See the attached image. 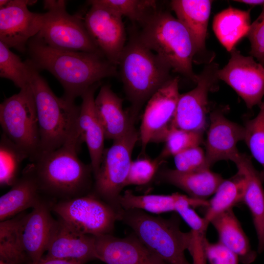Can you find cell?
I'll return each instance as SVG.
<instances>
[{"label":"cell","instance_id":"8992f818","mask_svg":"<svg viewBox=\"0 0 264 264\" xmlns=\"http://www.w3.org/2000/svg\"><path fill=\"white\" fill-rule=\"evenodd\" d=\"M118 220L131 228L150 250L168 264H190L185 251L189 247L191 233L181 230L177 215L164 219L141 210L122 209Z\"/></svg>","mask_w":264,"mask_h":264},{"label":"cell","instance_id":"7a4b0ae2","mask_svg":"<svg viewBox=\"0 0 264 264\" xmlns=\"http://www.w3.org/2000/svg\"><path fill=\"white\" fill-rule=\"evenodd\" d=\"M82 143L69 141L59 148L39 153L31 166L42 193L61 200L88 194L92 184L91 164L78 157Z\"/></svg>","mask_w":264,"mask_h":264},{"label":"cell","instance_id":"e0dca14e","mask_svg":"<svg viewBox=\"0 0 264 264\" xmlns=\"http://www.w3.org/2000/svg\"><path fill=\"white\" fill-rule=\"evenodd\" d=\"M217 109L210 115V124L205 140V155L211 167L221 160L233 161L240 153L237 144L244 138V126L233 122Z\"/></svg>","mask_w":264,"mask_h":264},{"label":"cell","instance_id":"6da1fadb","mask_svg":"<svg viewBox=\"0 0 264 264\" xmlns=\"http://www.w3.org/2000/svg\"><path fill=\"white\" fill-rule=\"evenodd\" d=\"M27 50L30 64L53 75L64 89L63 97L72 102L102 79L117 74V66L101 53L55 49L36 36L29 41Z\"/></svg>","mask_w":264,"mask_h":264},{"label":"cell","instance_id":"60d3db41","mask_svg":"<svg viewBox=\"0 0 264 264\" xmlns=\"http://www.w3.org/2000/svg\"><path fill=\"white\" fill-rule=\"evenodd\" d=\"M30 264H81L74 261L66 259L42 257L39 261Z\"/></svg>","mask_w":264,"mask_h":264},{"label":"cell","instance_id":"4fadbf2b","mask_svg":"<svg viewBox=\"0 0 264 264\" xmlns=\"http://www.w3.org/2000/svg\"><path fill=\"white\" fill-rule=\"evenodd\" d=\"M37 0H0V42L24 52L29 41L40 32L44 13L31 12L28 5Z\"/></svg>","mask_w":264,"mask_h":264},{"label":"cell","instance_id":"b9f144b4","mask_svg":"<svg viewBox=\"0 0 264 264\" xmlns=\"http://www.w3.org/2000/svg\"><path fill=\"white\" fill-rule=\"evenodd\" d=\"M236 1L254 6L259 5L263 6L264 4V0H242Z\"/></svg>","mask_w":264,"mask_h":264},{"label":"cell","instance_id":"3957f363","mask_svg":"<svg viewBox=\"0 0 264 264\" xmlns=\"http://www.w3.org/2000/svg\"><path fill=\"white\" fill-rule=\"evenodd\" d=\"M126 96L131 103L128 110L135 122L143 105L171 78L170 66L145 46L137 32L131 34L118 65Z\"/></svg>","mask_w":264,"mask_h":264},{"label":"cell","instance_id":"4316f807","mask_svg":"<svg viewBox=\"0 0 264 264\" xmlns=\"http://www.w3.org/2000/svg\"><path fill=\"white\" fill-rule=\"evenodd\" d=\"M207 204L206 200L182 195L176 205L175 212L190 228L191 241L188 250L192 257V264H207L205 246L209 224L192 208L204 207Z\"/></svg>","mask_w":264,"mask_h":264},{"label":"cell","instance_id":"7c38bea8","mask_svg":"<svg viewBox=\"0 0 264 264\" xmlns=\"http://www.w3.org/2000/svg\"><path fill=\"white\" fill-rule=\"evenodd\" d=\"M179 78H171L147 102L140 128L142 151L151 142H163L172 127L179 93Z\"/></svg>","mask_w":264,"mask_h":264},{"label":"cell","instance_id":"603a6c76","mask_svg":"<svg viewBox=\"0 0 264 264\" xmlns=\"http://www.w3.org/2000/svg\"><path fill=\"white\" fill-rule=\"evenodd\" d=\"M10 190L0 198V220L3 221L29 208H34L42 200V193L30 164Z\"/></svg>","mask_w":264,"mask_h":264},{"label":"cell","instance_id":"83f0119b","mask_svg":"<svg viewBox=\"0 0 264 264\" xmlns=\"http://www.w3.org/2000/svg\"><path fill=\"white\" fill-rule=\"evenodd\" d=\"M250 10L232 7L221 11L214 18L213 29L221 44L229 51L242 37L247 36L250 27Z\"/></svg>","mask_w":264,"mask_h":264},{"label":"cell","instance_id":"1f68e13d","mask_svg":"<svg viewBox=\"0 0 264 264\" xmlns=\"http://www.w3.org/2000/svg\"><path fill=\"white\" fill-rule=\"evenodd\" d=\"M33 66L28 61L20 57L0 42V76L11 80L21 89L30 85Z\"/></svg>","mask_w":264,"mask_h":264},{"label":"cell","instance_id":"30bf717a","mask_svg":"<svg viewBox=\"0 0 264 264\" xmlns=\"http://www.w3.org/2000/svg\"><path fill=\"white\" fill-rule=\"evenodd\" d=\"M51 210L74 229L94 236L110 234L118 219V212L93 193L60 200Z\"/></svg>","mask_w":264,"mask_h":264},{"label":"cell","instance_id":"74e56055","mask_svg":"<svg viewBox=\"0 0 264 264\" xmlns=\"http://www.w3.org/2000/svg\"><path fill=\"white\" fill-rule=\"evenodd\" d=\"M176 169L181 172H191L210 169L205 153L199 146L186 149L174 156Z\"/></svg>","mask_w":264,"mask_h":264},{"label":"cell","instance_id":"8fae6325","mask_svg":"<svg viewBox=\"0 0 264 264\" xmlns=\"http://www.w3.org/2000/svg\"><path fill=\"white\" fill-rule=\"evenodd\" d=\"M219 69L215 63L207 64L198 75L196 87L180 94L172 127L203 132L208 112V94L216 88Z\"/></svg>","mask_w":264,"mask_h":264},{"label":"cell","instance_id":"7402d4cb","mask_svg":"<svg viewBox=\"0 0 264 264\" xmlns=\"http://www.w3.org/2000/svg\"><path fill=\"white\" fill-rule=\"evenodd\" d=\"M94 104L106 139L113 141L120 138L134 126L135 121L129 111L123 109V99L113 92L110 86L101 87Z\"/></svg>","mask_w":264,"mask_h":264},{"label":"cell","instance_id":"5b68a950","mask_svg":"<svg viewBox=\"0 0 264 264\" xmlns=\"http://www.w3.org/2000/svg\"><path fill=\"white\" fill-rule=\"evenodd\" d=\"M30 85L39 123V153L55 150L72 140L82 143L78 126L80 107L63 96L57 97L33 66Z\"/></svg>","mask_w":264,"mask_h":264},{"label":"cell","instance_id":"d590c367","mask_svg":"<svg viewBox=\"0 0 264 264\" xmlns=\"http://www.w3.org/2000/svg\"><path fill=\"white\" fill-rule=\"evenodd\" d=\"M202 135L201 132L171 127L164 138V146L158 156L164 160L186 149L199 146Z\"/></svg>","mask_w":264,"mask_h":264},{"label":"cell","instance_id":"2e32d148","mask_svg":"<svg viewBox=\"0 0 264 264\" xmlns=\"http://www.w3.org/2000/svg\"><path fill=\"white\" fill-rule=\"evenodd\" d=\"M97 259L107 264H168L133 232L124 238L111 234L95 236Z\"/></svg>","mask_w":264,"mask_h":264},{"label":"cell","instance_id":"8d00e7d4","mask_svg":"<svg viewBox=\"0 0 264 264\" xmlns=\"http://www.w3.org/2000/svg\"><path fill=\"white\" fill-rule=\"evenodd\" d=\"M164 160L158 156L154 159L142 157L132 161L125 186L148 183L155 176Z\"/></svg>","mask_w":264,"mask_h":264},{"label":"cell","instance_id":"ab89813d","mask_svg":"<svg viewBox=\"0 0 264 264\" xmlns=\"http://www.w3.org/2000/svg\"><path fill=\"white\" fill-rule=\"evenodd\" d=\"M205 255L210 264H239L238 256L218 242H210L206 240Z\"/></svg>","mask_w":264,"mask_h":264},{"label":"cell","instance_id":"9c48e42d","mask_svg":"<svg viewBox=\"0 0 264 264\" xmlns=\"http://www.w3.org/2000/svg\"><path fill=\"white\" fill-rule=\"evenodd\" d=\"M44 3L47 11L44 13L37 38L59 50L101 53L88 33L84 19L66 12V1L44 0Z\"/></svg>","mask_w":264,"mask_h":264},{"label":"cell","instance_id":"f35d334b","mask_svg":"<svg viewBox=\"0 0 264 264\" xmlns=\"http://www.w3.org/2000/svg\"><path fill=\"white\" fill-rule=\"evenodd\" d=\"M250 44L251 55L264 65V4L257 19L251 24L247 34Z\"/></svg>","mask_w":264,"mask_h":264},{"label":"cell","instance_id":"cb8c5ba5","mask_svg":"<svg viewBox=\"0 0 264 264\" xmlns=\"http://www.w3.org/2000/svg\"><path fill=\"white\" fill-rule=\"evenodd\" d=\"M158 175L162 181L181 189L191 198L202 200L214 195L224 179L210 169L181 172L168 168L161 170Z\"/></svg>","mask_w":264,"mask_h":264},{"label":"cell","instance_id":"52a82bcc","mask_svg":"<svg viewBox=\"0 0 264 264\" xmlns=\"http://www.w3.org/2000/svg\"><path fill=\"white\" fill-rule=\"evenodd\" d=\"M3 133L31 161L40 153V136L34 94L30 85L0 104Z\"/></svg>","mask_w":264,"mask_h":264},{"label":"cell","instance_id":"f1b7e54d","mask_svg":"<svg viewBox=\"0 0 264 264\" xmlns=\"http://www.w3.org/2000/svg\"><path fill=\"white\" fill-rule=\"evenodd\" d=\"M245 187L244 177L239 171L232 177L224 179L205 207L203 218L206 222L209 224L215 217L242 202Z\"/></svg>","mask_w":264,"mask_h":264},{"label":"cell","instance_id":"44dd1931","mask_svg":"<svg viewBox=\"0 0 264 264\" xmlns=\"http://www.w3.org/2000/svg\"><path fill=\"white\" fill-rule=\"evenodd\" d=\"M100 82L94 84L81 96L78 118V131L82 143L87 146L93 176L98 172L105 150V132L98 117L94 104V93Z\"/></svg>","mask_w":264,"mask_h":264},{"label":"cell","instance_id":"4dcf8cb0","mask_svg":"<svg viewBox=\"0 0 264 264\" xmlns=\"http://www.w3.org/2000/svg\"><path fill=\"white\" fill-rule=\"evenodd\" d=\"M182 194L136 195L130 190L126 191L120 198L123 209H138L154 214L175 212L176 205Z\"/></svg>","mask_w":264,"mask_h":264},{"label":"cell","instance_id":"7bdbcfd3","mask_svg":"<svg viewBox=\"0 0 264 264\" xmlns=\"http://www.w3.org/2000/svg\"><path fill=\"white\" fill-rule=\"evenodd\" d=\"M0 264H12L0 260Z\"/></svg>","mask_w":264,"mask_h":264},{"label":"cell","instance_id":"9a60e30c","mask_svg":"<svg viewBox=\"0 0 264 264\" xmlns=\"http://www.w3.org/2000/svg\"><path fill=\"white\" fill-rule=\"evenodd\" d=\"M227 64L219 69V79L230 86L252 109L264 98V67L252 56H245L234 48Z\"/></svg>","mask_w":264,"mask_h":264},{"label":"cell","instance_id":"ffe728a7","mask_svg":"<svg viewBox=\"0 0 264 264\" xmlns=\"http://www.w3.org/2000/svg\"><path fill=\"white\" fill-rule=\"evenodd\" d=\"M238 169L243 175L245 187L242 203L251 213L257 239V253L264 251V176L254 167L247 154L240 153L233 159Z\"/></svg>","mask_w":264,"mask_h":264},{"label":"cell","instance_id":"ac0fdd59","mask_svg":"<svg viewBox=\"0 0 264 264\" xmlns=\"http://www.w3.org/2000/svg\"><path fill=\"white\" fill-rule=\"evenodd\" d=\"M45 257L74 261L84 264L97 259L95 236L81 233L59 219L55 221Z\"/></svg>","mask_w":264,"mask_h":264},{"label":"cell","instance_id":"5bb4252c","mask_svg":"<svg viewBox=\"0 0 264 264\" xmlns=\"http://www.w3.org/2000/svg\"><path fill=\"white\" fill-rule=\"evenodd\" d=\"M89 4L90 7L83 18L86 29L101 53L117 66L126 44L122 17L106 7Z\"/></svg>","mask_w":264,"mask_h":264},{"label":"cell","instance_id":"ba28073f","mask_svg":"<svg viewBox=\"0 0 264 264\" xmlns=\"http://www.w3.org/2000/svg\"><path fill=\"white\" fill-rule=\"evenodd\" d=\"M139 139V132L133 126L124 135L113 140L112 145L105 149L99 169L94 176L92 193L118 213L122 209L119 202L121 192L125 187L132 153Z\"/></svg>","mask_w":264,"mask_h":264},{"label":"cell","instance_id":"484cf974","mask_svg":"<svg viewBox=\"0 0 264 264\" xmlns=\"http://www.w3.org/2000/svg\"><path fill=\"white\" fill-rule=\"evenodd\" d=\"M212 1L174 0L172 10L186 27L195 44L197 53L205 49V39Z\"/></svg>","mask_w":264,"mask_h":264},{"label":"cell","instance_id":"277c9868","mask_svg":"<svg viewBox=\"0 0 264 264\" xmlns=\"http://www.w3.org/2000/svg\"><path fill=\"white\" fill-rule=\"evenodd\" d=\"M137 34L141 42L176 72L196 82L192 62L197 50L189 32L169 12L157 10Z\"/></svg>","mask_w":264,"mask_h":264},{"label":"cell","instance_id":"f546056e","mask_svg":"<svg viewBox=\"0 0 264 264\" xmlns=\"http://www.w3.org/2000/svg\"><path fill=\"white\" fill-rule=\"evenodd\" d=\"M24 213L0 223V260L12 264L28 261L23 250L21 227Z\"/></svg>","mask_w":264,"mask_h":264},{"label":"cell","instance_id":"836d02e7","mask_svg":"<svg viewBox=\"0 0 264 264\" xmlns=\"http://www.w3.org/2000/svg\"><path fill=\"white\" fill-rule=\"evenodd\" d=\"M27 156L3 133L0 141V184L12 186L18 179L21 165Z\"/></svg>","mask_w":264,"mask_h":264},{"label":"cell","instance_id":"d6a6232c","mask_svg":"<svg viewBox=\"0 0 264 264\" xmlns=\"http://www.w3.org/2000/svg\"><path fill=\"white\" fill-rule=\"evenodd\" d=\"M88 2L106 7L140 25L157 10L156 1L153 0H91Z\"/></svg>","mask_w":264,"mask_h":264},{"label":"cell","instance_id":"d4e9b609","mask_svg":"<svg viewBox=\"0 0 264 264\" xmlns=\"http://www.w3.org/2000/svg\"><path fill=\"white\" fill-rule=\"evenodd\" d=\"M216 230L220 244L235 253L243 264H251L257 252L251 246L241 223L231 208L220 213L210 221Z\"/></svg>","mask_w":264,"mask_h":264},{"label":"cell","instance_id":"d6986e66","mask_svg":"<svg viewBox=\"0 0 264 264\" xmlns=\"http://www.w3.org/2000/svg\"><path fill=\"white\" fill-rule=\"evenodd\" d=\"M51 205L42 199L29 214L23 216L21 241L29 264L39 261L46 251L56 221L51 215Z\"/></svg>","mask_w":264,"mask_h":264},{"label":"cell","instance_id":"e575fe53","mask_svg":"<svg viewBox=\"0 0 264 264\" xmlns=\"http://www.w3.org/2000/svg\"><path fill=\"white\" fill-rule=\"evenodd\" d=\"M259 107L258 114L244 124L243 141L252 156L263 167L264 176V98Z\"/></svg>","mask_w":264,"mask_h":264}]
</instances>
